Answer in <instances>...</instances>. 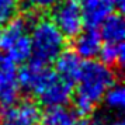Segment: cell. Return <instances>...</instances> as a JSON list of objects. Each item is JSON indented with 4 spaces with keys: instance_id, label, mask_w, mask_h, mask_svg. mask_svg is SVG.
Masks as SVG:
<instances>
[{
    "instance_id": "7",
    "label": "cell",
    "mask_w": 125,
    "mask_h": 125,
    "mask_svg": "<svg viewBox=\"0 0 125 125\" xmlns=\"http://www.w3.org/2000/svg\"><path fill=\"white\" fill-rule=\"evenodd\" d=\"M32 20L27 16H14V17L0 27V49L9 52L14 44L28 35Z\"/></svg>"
},
{
    "instance_id": "2",
    "label": "cell",
    "mask_w": 125,
    "mask_h": 125,
    "mask_svg": "<svg viewBox=\"0 0 125 125\" xmlns=\"http://www.w3.org/2000/svg\"><path fill=\"white\" fill-rule=\"evenodd\" d=\"M31 56L35 61L48 65L56 59L65 49V37L48 18H40L31 24Z\"/></svg>"
},
{
    "instance_id": "3",
    "label": "cell",
    "mask_w": 125,
    "mask_h": 125,
    "mask_svg": "<svg viewBox=\"0 0 125 125\" xmlns=\"http://www.w3.org/2000/svg\"><path fill=\"white\" fill-rule=\"evenodd\" d=\"M21 87L17 63L9 55L0 56V110L4 113L20 101Z\"/></svg>"
},
{
    "instance_id": "10",
    "label": "cell",
    "mask_w": 125,
    "mask_h": 125,
    "mask_svg": "<svg viewBox=\"0 0 125 125\" xmlns=\"http://www.w3.org/2000/svg\"><path fill=\"white\" fill-rule=\"evenodd\" d=\"M55 62V73L62 77V79L68 80L69 83H76V80L79 77L80 72H82V58L77 56L73 51H65L61 52V55L53 61Z\"/></svg>"
},
{
    "instance_id": "11",
    "label": "cell",
    "mask_w": 125,
    "mask_h": 125,
    "mask_svg": "<svg viewBox=\"0 0 125 125\" xmlns=\"http://www.w3.org/2000/svg\"><path fill=\"white\" fill-rule=\"evenodd\" d=\"M100 37L104 42H122L125 37V23L121 14H110L100 25Z\"/></svg>"
},
{
    "instance_id": "17",
    "label": "cell",
    "mask_w": 125,
    "mask_h": 125,
    "mask_svg": "<svg viewBox=\"0 0 125 125\" xmlns=\"http://www.w3.org/2000/svg\"><path fill=\"white\" fill-rule=\"evenodd\" d=\"M0 125H32V124H30V122H27L21 118H17V117H14L9 113H4V121Z\"/></svg>"
},
{
    "instance_id": "12",
    "label": "cell",
    "mask_w": 125,
    "mask_h": 125,
    "mask_svg": "<svg viewBox=\"0 0 125 125\" xmlns=\"http://www.w3.org/2000/svg\"><path fill=\"white\" fill-rule=\"evenodd\" d=\"M98 56L101 58V62L105 63L107 66H122L125 56L124 44L122 42H117V44L105 42L100 48Z\"/></svg>"
},
{
    "instance_id": "18",
    "label": "cell",
    "mask_w": 125,
    "mask_h": 125,
    "mask_svg": "<svg viewBox=\"0 0 125 125\" xmlns=\"http://www.w3.org/2000/svg\"><path fill=\"white\" fill-rule=\"evenodd\" d=\"M125 7V0H115V9H118V10H124Z\"/></svg>"
},
{
    "instance_id": "16",
    "label": "cell",
    "mask_w": 125,
    "mask_h": 125,
    "mask_svg": "<svg viewBox=\"0 0 125 125\" xmlns=\"http://www.w3.org/2000/svg\"><path fill=\"white\" fill-rule=\"evenodd\" d=\"M59 0H25L27 6L32 10H46L56 4Z\"/></svg>"
},
{
    "instance_id": "14",
    "label": "cell",
    "mask_w": 125,
    "mask_h": 125,
    "mask_svg": "<svg viewBox=\"0 0 125 125\" xmlns=\"http://www.w3.org/2000/svg\"><path fill=\"white\" fill-rule=\"evenodd\" d=\"M103 100L105 103V107L111 111H122L125 107V91L122 84L114 83L113 86L108 87L105 94L103 97Z\"/></svg>"
},
{
    "instance_id": "20",
    "label": "cell",
    "mask_w": 125,
    "mask_h": 125,
    "mask_svg": "<svg viewBox=\"0 0 125 125\" xmlns=\"http://www.w3.org/2000/svg\"><path fill=\"white\" fill-rule=\"evenodd\" d=\"M72 125H89V122L87 121H74Z\"/></svg>"
},
{
    "instance_id": "4",
    "label": "cell",
    "mask_w": 125,
    "mask_h": 125,
    "mask_svg": "<svg viewBox=\"0 0 125 125\" xmlns=\"http://www.w3.org/2000/svg\"><path fill=\"white\" fill-rule=\"evenodd\" d=\"M52 23L65 38H74L83 30V16L77 0L58 1L52 10Z\"/></svg>"
},
{
    "instance_id": "9",
    "label": "cell",
    "mask_w": 125,
    "mask_h": 125,
    "mask_svg": "<svg viewBox=\"0 0 125 125\" xmlns=\"http://www.w3.org/2000/svg\"><path fill=\"white\" fill-rule=\"evenodd\" d=\"M101 37L96 28H87L86 31H80L74 37L73 52L82 59H93L98 56L101 48Z\"/></svg>"
},
{
    "instance_id": "1",
    "label": "cell",
    "mask_w": 125,
    "mask_h": 125,
    "mask_svg": "<svg viewBox=\"0 0 125 125\" xmlns=\"http://www.w3.org/2000/svg\"><path fill=\"white\" fill-rule=\"evenodd\" d=\"M117 82V74L111 66L89 59L83 62L82 72L76 80V90L73 96L74 111L82 117L94 113L96 107L103 101V97L110 86Z\"/></svg>"
},
{
    "instance_id": "15",
    "label": "cell",
    "mask_w": 125,
    "mask_h": 125,
    "mask_svg": "<svg viewBox=\"0 0 125 125\" xmlns=\"http://www.w3.org/2000/svg\"><path fill=\"white\" fill-rule=\"evenodd\" d=\"M21 0H0V27L17 16Z\"/></svg>"
},
{
    "instance_id": "8",
    "label": "cell",
    "mask_w": 125,
    "mask_h": 125,
    "mask_svg": "<svg viewBox=\"0 0 125 125\" xmlns=\"http://www.w3.org/2000/svg\"><path fill=\"white\" fill-rule=\"evenodd\" d=\"M77 3L89 28H97L115 10V0H77Z\"/></svg>"
},
{
    "instance_id": "13",
    "label": "cell",
    "mask_w": 125,
    "mask_h": 125,
    "mask_svg": "<svg viewBox=\"0 0 125 125\" xmlns=\"http://www.w3.org/2000/svg\"><path fill=\"white\" fill-rule=\"evenodd\" d=\"M74 121V113L65 105L51 107L44 114V125H72Z\"/></svg>"
},
{
    "instance_id": "19",
    "label": "cell",
    "mask_w": 125,
    "mask_h": 125,
    "mask_svg": "<svg viewBox=\"0 0 125 125\" xmlns=\"http://www.w3.org/2000/svg\"><path fill=\"white\" fill-rule=\"evenodd\" d=\"M104 125H124V122L121 119H113V121H107Z\"/></svg>"
},
{
    "instance_id": "6",
    "label": "cell",
    "mask_w": 125,
    "mask_h": 125,
    "mask_svg": "<svg viewBox=\"0 0 125 125\" xmlns=\"http://www.w3.org/2000/svg\"><path fill=\"white\" fill-rule=\"evenodd\" d=\"M52 74V70L48 68V65L38 61H27L24 62V66L18 69V82L21 90L27 91L30 94H37L42 86L45 84L48 77Z\"/></svg>"
},
{
    "instance_id": "5",
    "label": "cell",
    "mask_w": 125,
    "mask_h": 125,
    "mask_svg": "<svg viewBox=\"0 0 125 125\" xmlns=\"http://www.w3.org/2000/svg\"><path fill=\"white\" fill-rule=\"evenodd\" d=\"M72 96H73V84L59 77L55 72H52L45 84L35 94L40 103L46 108L66 105L72 100Z\"/></svg>"
}]
</instances>
